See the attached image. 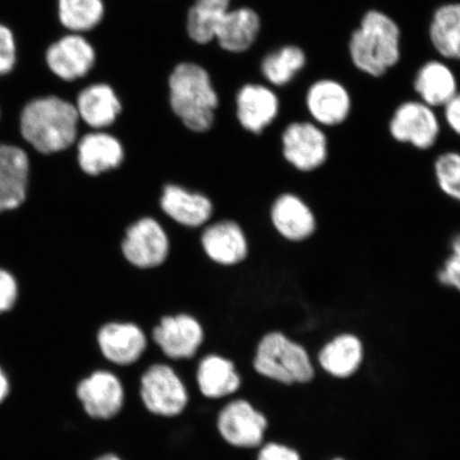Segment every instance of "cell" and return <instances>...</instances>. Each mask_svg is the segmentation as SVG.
<instances>
[{
	"mask_svg": "<svg viewBox=\"0 0 460 460\" xmlns=\"http://www.w3.org/2000/svg\"><path fill=\"white\" fill-rule=\"evenodd\" d=\"M153 341L166 358L191 359L205 339V331L197 318L188 314L165 315L152 332Z\"/></svg>",
	"mask_w": 460,
	"mask_h": 460,
	"instance_id": "obj_12",
	"label": "cell"
},
{
	"mask_svg": "<svg viewBox=\"0 0 460 460\" xmlns=\"http://www.w3.org/2000/svg\"><path fill=\"white\" fill-rule=\"evenodd\" d=\"M170 106L185 128L204 134L214 126L218 95L208 71L194 62H181L169 77Z\"/></svg>",
	"mask_w": 460,
	"mask_h": 460,
	"instance_id": "obj_3",
	"label": "cell"
},
{
	"mask_svg": "<svg viewBox=\"0 0 460 460\" xmlns=\"http://www.w3.org/2000/svg\"><path fill=\"white\" fill-rule=\"evenodd\" d=\"M159 205L171 220L188 228L204 226L215 211L214 203L206 195L189 191L175 183L164 187Z\"/></svg>",
	"mask_w": 460,
	"mask_h": 460,
	"instance_id": "obj_18",
	"label": "cell"
},
{
	"mask_svg": "<svg viewBox=\"0 0 460 460\" xmlns=\"http://www.w3.org/2000/svg\"><path fill=\"white\" fill-rule=\"evenodd\" d=\"M280 140L284 160L303 174L318 172L329 163V136L313 120H296L288 124Z\"/></svg>",
	"mask_w": 460,
	"mask_h": 460,
	"instance_id": "obj_5",
	"label": "cell"
},
{
	"mask_svg": "<svg viewBox=\"0 0 460 460\" xmlns=\"http://www.w3.org/2000/svg\"><path fill=\"white\" fill-rule=\"evenodd\" d=\"M79 120L74 103L58 96L39 97L22 111L21 132L38 152L55 154L76 142Z\"/></svg>",
	"mask_w": 460,
	"mask_h": 460,
	"instance_id": "obj_2",
	"label": "cell"
},
{
	"mask_svg": "<svg viewBox=\"0 0 460 460\" xmlns=\"http://www.w3.org/2000/svg\"><path fill=\"white\" fill-rule=\"evenodd\" d=\"M433 175L441 194L460 205V152L451 149L437 155Z\"/></svg>",
	"mask_w": 460,
	"mask_h": 460,
	"instance_id": "obj_30",
	"label": "cell"
},
{
	"mask_svg": "<svg viewBox=\"0 0 460 460\" xmlns=\"http://www.w3.org/2000/svg\"><path fill=\"white\" fill-rule=\"evenodd\" d=\"M78 163L86 175L96 177L117 170L125 160V148L117 137L96 130L78 142Z\"/></svg>",
	"mask_w": 460,
	"mask_h": 460,
	"instance_id": "obj_19",
	"label": "cell"
},
{
	"mask_svg": "<svg viewBox=\"0 0 460 460\" xmlns=\"http://www.w3.org/2000/svg\"><path fill=\"white\" fill-rule=\"evenodd\" d=\"M140 398L152 415L174 418L185 411L188 390L178 374L169 365L154 364L140 378Z\"/></svg>",
	"mask_w": 460,
	"mask_h": 460,
	"instance_id": "obj_7",
	"label": "cell"
},
{
	"mask_svg": "<svg viewBox=\"0 0 460 460\" xmlns=\"http://www.w3.org/2000/svg\"><path fill=\"white\" fill-rule=\"evenodd\" d=\"M76 393L86 415L92 419L111 420L123 410V385L111 372L99 370L92 373L78 384Z\"/></svg>",
	"mask_w": 460,
	"mask_h": 460,
	"instance_id": "obj_13",
	"label": "cell"
},
{
	"mask_svg": "<svg viewBox=\"0 0 460 460\" xmlns=\"http://www.w3.org/2000/svg\"><path fill=\"white\" fill-rule=\"evenodd\" d=\"M16 63L14 34L7 26L0 24V76L13 70Z\"/></svg>",
	"mask_w": 460,
	"mask_h": 460,
	"instance_id": "obj_32",
	"label": "cell"
},
{
	"mask_svg": "<svg viewBox=\"0 0 460 460\" xmlns=\"http://www.w3.org/2000/svg\"><path fill=\"white\" fill-rule=\"evenodd\" d=\"M257 460H302V458L295 448L279 442H268L259 451Z\"/></svg>",
	"mask_w": 460,
	"mask_h": 460,
	"instance_id": "obj_34",
	"label": "cell"
},
{
	"mask_svg": "<svg viewBox=\"0 0 460 460\" xmlns=\"http://www.w3.org/2000/svg\"><path fill=\"white\" fill-rule=\"evenodd\" d=\"M101 352L113 365L136 364L147 348V339L141 327L130 322H109L97 332Z\"/></svg>",
	"mask_w": 460,
	"mask_h": 460,
	"instance_id": "obj_16",
	"label": "cell"
},
{
	"mask_svg": "<svg viewBox=\"0 0 460 460\" xmlns=\"http://www.w3.org/2000/svg\"><path fill=\"white\" fill-rule=\"evenodd\" d=\"M436 280L446 289L460 293V232L452 235L447 255L437 269Z\"/></svg>",
	"mask_w": 460,
	"mask_h": 460,
	"instance_id": "obj_31",
	"label": "cell"
},
{
	"mask_svg": "<svg viewBox=\"0 0 460 460\" xmlns=\"http://www.w3.org/2000/svg\"><path fill=\"white\" fill-rule=\"evenodd\" d=\"M200 244L212 262L224 267L237 266L249 256V241L244 230L233 220L207 226L201 233Z\"/></svg>",
	"mask_w": 460,
	"mask_h": 460,
	"instance_id": "obj_17",
	"label": "cell"
},
{
	"mask_svg": "<svg viewBox=\"0 0 460 460\" xmlns=\"http://www.w3.org/2000/svg\"><path fill=\"white\" fill-rule=\"evenodd\" d=\"M94 460H123V459L120 458L119 456H118L117 454L106 453V454H103V456H101L95 458Z\"/></svg>",
	"mask_w": 460,
	"mask_h": 460,
	"instance_id": "obj_37",
	"label": "cell"
},
{
	"mask_svg": "<svg viewBox=\"0 0 460 460\" xmlns=\"http://www.w3.org/2000/svg\"><path fill=\"white\" fill-rule=\"evenodd\" d=\"M75 107L79 119L95 130L111 128L123 111L117 92L103 83L89 84L80 91Z\"/></svg>",
	"mask_w": 460,
	"mask_h": 460,
	"instance_id": "obj_20",
	"label": "cell"
},
{
	"mask_svg": "<svg viewBox=\"0 0 460 460\" xmlns=\"http://www.w3.org/2000/svg\"><path fill=\"white\" fill-rule=\"evenodd\" d=\"M269 216L275 232L290 243H307L319 230L312 205L295 192L280 193L270 207Z\"/></svg>",
	"mask_w": 460,
	"mask_h": 460,
	"instance_id": "obj_10",
	"label": "cell"
},
{
	"mask_svg": "<svg viewBox=\"0 0 460 460\" xmlns=\"http://www.w3.org/2000/svg\"><path fill=\"white\" fill-rule=\"evenodd\" d=\"M419 101L436 108H444L458 92V83L452 68L444 61L430 60L419 68L413 80Z\"/></svg>",
	"mask_w": 460,
	"mask_h": 460,
	"instance_id": "obj_24",
	"label": "cell"
},
{
	"mask_svg": "<svg viewBox=\"0 0 460 460\" xmlns=\"http://www.w3.org/2000/svg\"><path fill=\"white\" fill-rule=\"evenodd\" d=\"M252 367L259 376L291 386L307 384L314 377L306 348L283 332H269L258 342Z\"/></svg>",
	"mask_w": 460,
	"mask_h": 460,
	"instance_id": "obj_4",
	"label": "cell"
},
{
	"mask_svg": "<svg viewBox=\"0 0 460 460\" xmlns=\"http://www.w3.org/2000/svg\"><path fill=\"white\" fill-rule=\"evenodd\" d=\"M197 382L199 393L211 400L226 398L241 386L234 361L217 354L207 355L199 361Z\"/></svg>",
	"mask_w": 460,
	"mask_h": 460,
	"instance_id": "obj_25",
	"label": "cell"
},
{
	"mask_svg": "<svg viewBox=\"0 0 460 460\" xmlns=\"http://www.w3.org/2000/svg\"><path fill=\"white\" fill-rule=\"evenodd\" d=\"M305 105L313 122L325 129L347 122L352 113L353 101L343 84L336 79L322 78L309 86Z\"/></svg>",
	"mask_w": 460,
	"mask_h": 460,
	"instance_id": "obj_11",
	"label": "cell"
},
{
	"mask_svg": "<svg viewBox=\"0 0 460 460\" xmlns=\"http://www.w3.org/2000/svg\"><path fill=\"white\" fill-rule=\"evenodd\" d=\"M51 73L70 83L84 78L96 62V51L83 34L70 33L51 44L45 56Z\"/></svg>",
	"mask_w": 460,
	"mask_h": 460,
	"instance_id": "obj_14",
	"label": "cell"
},
{
	"mask_svg": "<svg viewBox=\"0 0 460 460\" xmlns=\"http://www.w3.org/2000/svg\"><path fill=\"white\" fill-rule=\"evenodd\" d=\"M28 174L27 154L20 147L0 144V212L24 203Z\"/></svg>",
	"mask_w": 460,
	"mask_h": 460,
	"instance_id": "obj_21",
	"label": "cell"
},
{
	"mask_svg": "<svg viewBox=\"0 0 460 460\" xmlns=\"http://www.w3.org/2000/svg\"><path fill=\"white\" fill-rule=\"evenodd\" d=\"M268 427L267 417L243 399L228 402L217 417L218 434L227 445L237 448L261 447Z\"/></svg>",
	"mask_w": 460,
	"mask_h": 460,
	"instance_id": "obj_9",
	"label": "cell"
},
{
	"mask_svg": "<svg viewBox=\"0 0 460 460\" xmlns=\"http://www.w3.org/2000/svg\"><path fill=\"white\" fill-rule=\"evenodd\" d=\"M232 0H195L187 16V32L199 45L214 41L217 28L228 13Z\"/></svg>",
	"mask_w": 460,
	"mask_h": 460,
	"instance_id": "obj_27",
	"label": "cell"
},
{
	"mask_svg": "<svg viewBox=\"0 0 460 460\" xmlns=\"http://www.w3.org/2000/svg\"><path fill=\"white\" fill-rule=\"evenodd\" d=\"M431 45L442 58L460 61V3L437 8L429 22Z\"/></svg>",
	"mask_w": 460,
	"mask_h": 460,
	"instance_id": "obj_26",
	"label": "cell"
},
{
	"mask_svg": "<svg viewBox=\"0 0 460 460\" xmlns=\"http://www.w3.org/2000/svg\"><path fill=\"white\" fill-rule=\"evenodd\" d=\"M19 296V288L13 275L0 269V314L14 307Z\"/></svg>",
	"mask_w": 460,
	"mask_h": 460,
	"instance_id": "obj_33",
	"label": "cell"
},
{
	"mask_svg": "<svg viewBox=\"0 0 460 460\" xmlns=\"http://www.w3.org/2000/svg\"><path fill=\"white\" fill-rule=\"evenodd\" d=\"M365 358V345L354 332L337 333L321 348L318 361L322 369L336 378H349L358 371Z\"/></svg>",
	"mask_w": 460,
	"mask_h": 460,
	"instance_id": "obj_22",
	"label": "cell"
},
{
	"mask_svg": "<svg viewBox=\"0 0 460 460\" xmlns=\"http://www.w3.org/2000/svg\"><path fill=\"white\" fill-rule=\"evenodd\" d=\"M280 111L279 96L270 86L261 84H247L235 96V114L244 130L252 135H261Z\"/></svg>",
	"mask_w": 460,
	"mask_h": 460,
	"instance_id": "obj_15",
	"label": "cell"
},
{
	"mask_svg": "<svg viewBox=\"0 0 460 460\" xmlns=\"http://www.w3.org/2000/svg\"><path fill=\"white\" fill-rule=\"evenodd\" d=\"M307 56L296 45H285L263 58L261 65L262 76L270 84L285 86L306 66Z\"/></svg>",
	"mask_w": 460,
	"mask_h": 460,
	"instance_id": "obj_28",
	"label": "cell"
},
{
	"mask_svg": "<svg viewBox=\"0 0 460 460\" xmlns=\"http://www.w3.org/2000/svg\"><path fill=\"white\" fill-rule=\"evenodd\" d=\"M9 381L5 374L0 367V402H2L9 394Z\"/></svg>",
	"mask_w": 460,
	"mask_h": 460,
	"instance_id": "obj_36",
	"label": "cell"
},
{
	"mask_svg": "<svg viewBox=\"0 0 460 460\" xmlns=\"http://www.w3.org/2000/svg\"><path fill=\"white\" fill-rule=\"evenodd\" d=\"M444 118L448 129L460 137V91L444 107Z\"/></svg>",
	"mask_w": 460,
	"mask_h": 460,
	"instance_id": "obj_35",
	"label": "cell"
},
{
	"mask_svg": "<svg viewBox=\"0 0 460 460\" xmlns=\"http://www.w3.org/2000/svg\"><path fill=\"white\" fill-rule=\"evenodd\" d=\"M391 139L419 152H429L438 143L441 123L435 109L421 101H406L395 108L389 119Z\"/></svg>",
	"mask_w": 460,
	"mask_h": 460,
	"instance_id": "obj_6",
	"label": "cell"
},
{
	"mask_svg": "<svg viewBox=\"0 0 460 460\" xmlns=\"http://www.w3.org/2000/svg\"><path fill=\"white\" fill-rule=\"evenodd\" d=\"M401 28L393 17L369 10L350 34L349 54L358 71L382 77L401 60Z\"/></svg>",
	"mask_w": 460,
	"mask_h": 460,
	"instance_id": "obj_1",
	"label": "cell"
},
{
	"mask_svg": "<svg viewBox=\"0 0 460 460\" xmlns=\"http://www.w3.org/2000/svg\"><path fill=\"white\" fill-rule=\"evenodd\" d=\"M120 251L125 261L139 270L157 269L168 261L171 243L156 218L144 217L126 229Z\"/></svg>",
	"mask_w": 460,
	"mask_h": 460,
	"instance_id": "obj_8",
	"label": "cell"
},
{
	"mask_svg": "<svg viewBox=\"0 0 460 460\" xmlns=\"http://www.w3.org/2000/svg\"><path fill=\"white\" fill-rule=\"evenodd\" d=\"M103 0H58V13L63 27L71 33L93 31L105 17Z\"/></svg>",
	"mask_w": 460,
	"mask_h": 460,
	"instance_id": "obj_29",
	"label": "cell"
},
{
	"mask_svg": "<svg viewBox=\"0 0 460 460\" xmlns=\"http://www.w3.org/2000/svg\"><path fill=\"white\" fill-rule=\"evenodd\" d=\"M261 29V19L254 9L230 8L217 28L215 40L228 53H245L255 44Z\"/></svg>",
	"mask_w": 460,
	"mask_h": 460,
	"instance_id": "obj_23",
	"label": "cell"
},
{
	"mask_svg": "<svg viewBox=\"0 0 460 460\" xmlns=\"http://www.w3.org/2000/svg\"><path fill=\"white\" fill-rule=\"evenodd\" d=\"M332 460H345V459H343V458H333Z\"/></svg>",
	"mask_w": 460,
	"mask_h": 460,
	"instance_id": "obj_38",
	"label": "cell"
}]
</instances>
